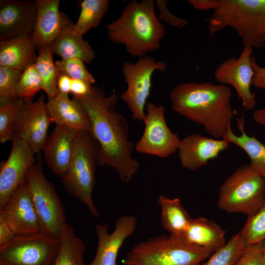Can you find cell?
<instances>
[{"label":"cell","instance_id":"cell-17","mask_svg":"<svg viewBox=\"0 0 265 265\" xmlns=\"http://www.w3.org/2000/svg\"><path fill=\"white\" fill-rule=\"evenodd\" d=\"M137 224L136 217L123 215L116 220L113 231L109 233L106 224L95 227L98 246L95 257L85 265H117L119 252L125 241L135 232Z\"/></svg>","mask_w":265,"mask_h":265},{"label":"cell","instance_id":"cell-44","mask_svg":"<svg viewBox=\"0 0 265 265\" xmlns=\"http://www.w3.org/2000/svg\"><path fill=\"white\" fill-rule=\"evenodd\" d=\"M262 257L264 265H265V240L264 242L262 247Z\"/></svg>","mask_w":265,"mask_h":265},{"label":"cell","instance_id":"cell-32","mask_svg":"<svg viewBox=\"0 0 265 265\" xmlns=\"http://www.w3.org/2000/svg\"><path fill=\"white\" fill-rule=\"evenodd\" d=\"M246 246L259 243L265 240V203L247 221L239 232Z\"/></svg>","mask_w":265,"mask_h":265},{"label":"cell","instance_id":"cell-14","mask_svg":"<svg viewBox=\"0 0 265 265\" xmlns=\"http://www.w3.org/2000/svg\"><path fill=\"white\" fill-rule=\"evenodd\" d=\"M35 154L25 140L14 137L7 160L0 168V209L18 186L25 181L26 174L36 162Z\"/></svg>","mask_w":265,"mask_h":265},{"label":"cell","instance_id":"cell-1","mask_svg":"<svg viewBox=\"0 0 265 265\" xmlns=\"http://www.w3.org/2000/svg\"><path fill=\"white\" fill-rule=\"evenodd\" d=\"M78 100L85 110L91 134L99 146L98 164L109 166L125 183L131 181L139 168L132 156L135 145L130 139L125 117L115 109L118 96L115 89L106 96L104 89L93 85L91 92Z\"/></svg>","mask_w":265,"mask_h":265},{"label":"cell","instance_id":"cell-26","mask_svg":"<svg viewBox=\"0 0 265 265\" xmlns=\"http://www.w3.org/2000/svg\"><path fill=\"white\" fill-rule=\"evenodd\" d=\"M158 203L161 207V224L169 235L184 238L192 219L179 198L170 199L163 195L159 196Z\"/></svg>","mask_w":265,"mask_h":265},{"label":"cell","instance_id":"cell-43","mask_svg":"<svg viewBox=\"0 0 265 265\" xmlns=\"http://www.w3.org/2000/svg\"><path fill=\"white\" fill-rule=\"evenodd\" d=\"M253 118L256 123L265 127V107L255 110L253 114Z\"/></svg>","mask_w":265,"mask_h":265},{"label":"cell","instance_id":"cell-22","mask_svg":"<svg viewBox=\"0 0 265 265\" xmlns=\"http://www.w3.org/2000/svg\"><path fill=\"white\" fill-rule=\"evenodd\" d=\"M36 52L32 34L0 41V66L23 72L35 62Z\"/></svg>","mask_w":265,"mask_h":265},{"label":"cell","instance_id":"cell-16","mask_svg":"<svg viewBox=\"0 0 265 265\" xmlns=\"http://www.w3.org/2000/svg\"><path fill=\"white\" fill-rule=\"evenodd\" d=\"M38 6L34 0H0V41L32 34Z\"/></svg>","mask_w":265,"mask_h":265},{"label":"cell","instance_id":"cell-2","mask_svg":"<svg viewBox=\"0 0 265 265\" xmlns=\"http://www.w3.org/2000/svg\"><path fill=\"white\" fill-rule=\"evenodd\" d=\"M172 108L203 126L215 139L223 138L235 114L232 92L226 85L188 82L175 85L170 93Z\"/></svg>","mask_w":265,"mask_h":265},{"label":"cell","instance_id":"cell-35","mask_svg":"<svg viewBox=\"0 0 265 265\" xmlns=\"http://www.w3.org/2000/svg\"><path fill=\"white\" fill-rule=\"evenodd\" d=\"M22 73L0 66V104L17 99L16 87Z\"/></svg>","mask_w":265,"mask_h":265},{"label":"cell","instance_id":"cell-36","mask_svg":"<svg viewBox=\"0 0 265 265\" xmlns=\"http://www.w3.org/2000/svg\"><path fill=\"white\" fill-rule=\"evenodd\" d=\"M264 241L247 246L235 265H264L262 247Z\"/></svg>","mask_w":265,"mask_h":265},{"label":"cell","instance_id":"cell-9","mask_svg":"<svg viewBox=\"0 0 265 265\" xmlns=\"http://www.w3.org/2000/svg\"><path fill=\"white\" fill-rule=\"evenodd\" d=\"M167 68L164 61L147 55L135 62H123L122 71L127 87L120 98L129 107L133 119L144 122L153 75L156 71L163 72Z\"/></svg>","mask_w":265,"mask_h":265},{"label":"cell","instance_id":"cell-42","mask_svg":"<svg viewBox=\"0 0 265 265\" xmlns=\"http://www.w3.org/2000/svg\"><path fill=\"white\" fill-rule=\"evenodd\" d=\"M72 79L65 75L59 74L57 79V91L66 95L70 93Z\"/></svg>","mask_w":265,"mask_h":265},{"label":"cell","instance_id":"cell-21","mask_svg":"<svg viewBox=\"0 0 265 265\" xmlns=\"http://www.w3.org/2000/svg\"><path fill=\"white\" fill-rule=\"evenodd\" d=\"M46 106L53 123L65 126L77 132H91L88 116L80 102L72 99L69 95L57 91L53 97L48 98Z\"/></svg>","mask_w":265,"mask_h":265},{"label":"cell","instance_id":"cell-7","mask_svg":"<svg viewBox=\"0 0 265 265\" xmlns=\"http://www.w3.org/2000/svg\"><path fill=\"white\" fill-rule=\"evenodd\" d=\"M265 203V179L249 164H244L233 172L221 186L217 206L227 212L250 216Z\"/></svg>","mask_w":265,"mask_h":265},{"label":"cell","instance_id":"cell-40","mask_svg":"<svg viewBox=\"0 0 265 265\" xmlns=\"http://www.w3.org/2000/svg\"><path fill=\"white\" fill-rule=\"evenodd\" d=\"M219 0H188L187 2L198 11L213 10L218 5Z\"/></svg>","mask_w":265,"mask_h":265},{"label":"cell","instance_id":"cell-5","mask_svg":"<svg viewBox=\"0 0 265 265\" xmlns=\"http://www.w3.org/2000/svg\"><path fill=\"white\" fill-rule=\"evenodd\" d=\"M184 238L162 235L141 241L130 250L125 265H200L212 255Z\"/></svg>","mask_w":265,"mask_h":265},{"label":"cell","instance_id":"cell-23","mask_svg":"<svg viewBox=\"0 0 265 265\" xmlns=\"http://www.w3.org/2000/svg\"><path fill=\"white\" fill-rule=\"evenodd\" d=\"M82 36L71 22L60 31L51 45L52 53L62 59L79 58L85 64L91 63L95 57V52Z\"/></svg>","mask_w":265,"mask_h":265},{"label":"cell","instance_id":"cell-37","mask_svg":"<svg viewBox=\"0 0 265 265\" xmlns=\"http://www.w3.org/2000/svg\"><path fill=\"white\" fill-rule=\"evenodd\" d=\"M168 1L156 0L155 3L158 8V18L159 21H164L170 26L179 29L183 28L188 25V21L183 18L178 17L171 13L167 7Z\"/></svg>","mask_w":265,"mask_h":265},{"label":"cell","instance_id":"cell-3","mask_svg":"<svg viewBox=\"0 0 265 265\" xmlns=\"http://www.w3.org/2000/svg\"><path fill=\"white\" fill-rule=\"evenodd\" d=\"M154 0H133L120 16L108 24L107 38L125 46L131 55L139 58L158 50L166 34L165 27L155 13Z\"/></svg>","mask_w":265,"mask_h":265},{"label":"cell","instance_id":"cell-27","mask_svg":"<svg viewBox=\"0 0 265 265\" xmlns=\"http://www.w3.org/2000/svg\"><path fill=\"white\" fill-rule=\"evenodd\" d=\"M59 238V248L52 265H85L83 261L85 246L82 240L75 235L72 226L66 223Z\"/></svg>","mask_w":265,"mask_h":265},{"label":"cell","instance_id":"cell-34","mask_svg":"<svg viewBox=\"0 0 265 265\" xmlns=\"http://www.w3.org/2000/svg\"><path fill=\"white\" fill-rule=\"evenodd\" d=\"M55 63L59 73L65 75L72 80H82L92 85L96 82L94 76L87 69L85 63L80 59L61 58Z\"/></svg>","mask_w":265,"mask_h":265},{"label":"cell","instance_id":"cell-20","mask_svg":"<svg viewBox=\"0 0 265 265\" xmlns=\"http://www.w3.org/2000/svg\"><path fill=\"white\" fill-rule=\"evenodd\" d=\"M38 6L32 37L37 49L50 47L60 31L71 22L59 10V0H35Z\"/></svg>","mask_w":265,"mask_h":265},{"label":"cell","instance_id":"cell-8","mask_svg":"<svg viewBox=\"0 0 265 265\" xmlns=\"http://www.w3.org/2000/svg\"><path fill=\"white\" fill-rule=\"evenodd\" d=\"M25 182L43 232L59 238L61 230L66 223V214L54 186L43 173L40 154L37 161L27 172Z\"/></svg>","mask_w":265,"mask_h":265},{"label":"cell","instance_id":"cell-31","mask_svg":"<svg viewBox=\"0 0 265 265\" xmlns=\"http://www.w3.org/2000/svg\"><path fill=\"white\" fill-rule=\"evenodd\" d=\"M24 102L16 99L0 104V142L3 144L14 138V128Z\"/></svg>","mask_w":265,"mask_h":265},{"label":"cell","instance_id":"cell-24","mask_svg":"<svg viewBox=\"0 0 265 265\" xmlns=\"http://www.w3.org/2000/svg\"><path fill=\"white\" fill-rule=\"evenodd\" d=\"M184 238L211 253L226 243L225 231L215 222L202 217L191 219Z\"/></svg>","mask_w":265,"mask_h":265},{"label":"cell","instance_id":"cell-18","mask_svg":"<svg viewBox=\"0 0 265 265\" xmlns=\"http://www.w3.org/2000/svg\"><path fill=\"white\" fill-rule=\"evenodd\" d=\"M230 142L225 138L213 139L198 133L189 134L181 140L178 150L183 168L195 171L207 164L226 150Z\"/></svg>","mask_w":265,"mask_h":265},{"label":"cell","instance_id":"cell-6","mask_svg":"<svg viewBox=\"0 0 265 265\" xmlns=\"http://www.w3.org/2000/svg\"><path fill=\"white\" fill-rule=\"evenodd\" d=\"M99 146L89 132H79L69 169L62 179L68 192L78 199L95 218L99 215L92 193L95 185Z\"/></svg>","mask_w":265,"mask_h":265},{"label":"cell","instance_id":"cell-19","mask_svg":"<svg viewBox=\"0 0 265 265\" xmlns=\"http://www.w3.org/2000/svg\"><path fill=\"white\" fill-rule=\"evenodd\" d=\"M78 132L55 125L42 150L48 167L62 179L69 169Z\"/></svg>","mask_w":265,"mask_h":265},{"label":"cell","instance_id":"cell-15","mask_svg":"<svg viewBox=\"0 0 265 265\" xmlns=\"http://www.w3.org/2000/svg\"><path fill=\"white\" fill-rule=\"evenodd\" d=\"M0 217L9 225L15 235H29L43 232L25 181L0 209Z\"/></svg>","mask_w":265,"mask_h":265},{"label":"cell","instance_id":"cell-45","mask_svg":"<svg viewBox=\"0 0 265 265\" xmlns=\"http://www.w3.org/2000/svg\"></svg>","mask_w":265,"mask_h":265},{"label":"cell","instance_id":"cell-13","mask_svg":"<svg viewBox=\"0 0 265 265\" xmlns=\"http://www.w3.org/2000/svg\"><path fill=\"white\" fill-rule=\"evenodd\" d=\"M52 123L42 94L35 101L24 102L15 126L14 137L25 140L38 155L48 138V130Z\"/></svg>","mask_w":265,"mask_h":265},{"label":"cell","instance_id":"cell-30","mask_svg":"<svg viewBox=\"0 0 265 265\" xmlns=\"http://www.w3.org/2000/svg\"><path fill=\"white\" fill-rule=\"evenodd\" d=\"M246 246L238 232L222 247L212 253L203 265H235Z\"/></svg>","mask_w":265,"mask_h":265},{"label":"cell","instance_id":"cell-28","mask_svg":"<svg viewBox=\"0 0 265 265\" xmlns=\"http://www.w3.org/2000/svg\"><path fill=\"white\" fill-rule=\"evenodd\" d=\"M37 57L34 63L41 78L42 90L48 98L54 97L57 92V82L59 72L53 61L50 47L38 50Z\"/></svg>","mask_w":265,"mask_h":265},{"label":"cell","instance_id":"cell-10","mask_svg":"<svg viewBox=\"0 0 265 265\" xmlns=\"http://www.w3.org/2000/svg\"><path fill=\"white\" fill-rule=\"evenodd\" d=\"M60 243L44 232L15 235L0 246V265H52Z\"/></svg>","mask_w":265,"mask_h":265},{"label":"cell","instance_id":"cell-33","mask_svg":"<svg viewBox=\"0 0 265 265\" xmlns=\"http://www.w3.org/2000/svg\"><path fill=\"white\" fill-rule=\"evenodd\" d=\"M41 89L42 80L34 63L22 73L16 87L17 98L24 102L33 101L35 95Z\"/></svg>","mask_w":265,"mask_h":265},{"label":"cell","instance_id":"cell-12","mask_svg":"<svg viewBox=\"0 0 265 265\" xmlns=\"http://www.w3.org/2000/svg\"><path fill=\"white\" fill-rule=\"evenodd\" d=\"M253 49L243 46L238 58L230 57L215 69L214 75L220 84L231 85L236 90L244 108L252 109L256 105V94L251 90L254 72L251 64Z\"/></svg>","mask_w":265,"mask_h":265},{"label":"cell","instance_id":"cell-38","mask_svg":"<svg viewBox=\"0 0 265 265\" xmlns=\"http://www.w3.org/2000/svg\"><path fill=\"white\" fill-rule=\"evenodd\" d=\"M251 64L254 72L252 85L257 89H265V67L260 66L253 56L252 57Z\"/></svg>","mask_w":265,"mask_h":265},{"label":"cell","instance_id":"cell-4","mask_svg":"<svg viewBox=\"0 0 265 265\" xmlns=\"http://www.w3.org/2000/svg\"><path fill=\"white\" fill-rule=\"evenodd\" d=\"M227 27L234 29L243 46L265 48V0H219L208 19L213 35Z\"/></svg>","mask_w":265,"mask_h":265},{"label":"cell","instance_id":"cell-11","mask_svg":"<svg viewBox=\"0 0 265 265\" xmlns=\"http://www.w3.org/2000/svg\"><path fill=\"white\" fill-rule=\"evenodd\" d=\"M145 128L135 145L137 152L161 158H167L178 151L181 139L168 127L165 108L149 102L145 107Z\"/></svg>","mask_w":265,"mask_h":265},{"label":"cell","instance_id":"cell-25","mask_svg":"<svg viewBox=\"0 0 265 265\" xmlns=\"http://www.w3.org/2000/svg\"><path fill=\"white\" fill-rule=\"evenodd\" d=\"M240 135L235 134L230 127L223 138L241 148L248 156L251 168L265 179V145L254 136L248 135L244 130V114L236 117Z\"/></svg>","mask_w":265,"mask_h":265},{"label":"cell","instance_id":"cell-39","mask_svg":"<svg viewBox=\"0 0 265 265\" xmlns=\"http://www.w3.org/2000/svg\"><path fill=\"white\" fill-rule=\"evenodd\" d=\"M93 85L82 80L72 79L70 93L75 98L86 96L91 92Z\"/></svg>","mask_w":265,"mask_h":265},{"label":"cell","instance_id":"cell-29","mask_svg":"<svg viewBox=\"0 0 265 265\" xmlns=\"http://www.w3.org/2000/svg\"><path fill=\"white\" fill-rule=\"evenodd\" d=\"M108 0H83L80 4L79 18L74 24L75 30L82 35L90 29L97 27L107 13Z\"/></svg>","mask_w":265,"mask_h":265},{"label":"cell","instance_id":"cell-41","mask_svg":"<svg viewBox=\"0 0 265 265\" xmlns=\"http://www.w3.org/2000/svg\"><path fill=\"white\" fill-rule=\"evenodd\" d=\"M15 234L7 223L0 217V246L4 244Z\"/></svg>","mask_w":265,"mask_h":265}]
</instances>
